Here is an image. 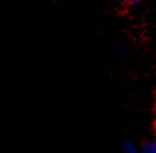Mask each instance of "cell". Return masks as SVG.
I'll return each mask as SVG.
<instances>
[{"label": "cell", "mask_w": 156, "mask_h": 153, "mask_svg": "<svg viewBox=\"0 0 156 153\" xmlns=\"http://www.w3.org/2000/svg\"><path fill=\"white\" fill-rule=\"evenodd\" d=\"M139 153H156V138H149L140 144Z\"/></svg>", "instance_id": "cell-1"}, {"label": "cell", "mask_w": 156, "mask_h": 153, "mask_svg": "<svg viewBox=\"0 0 156 153\" xmlns=\"http://www.w3.org/2000/svg\"><path fill=\"white\" fill-rule=\"evenodd\" d=\"M122 151L124 153H139L140 152V145L136 144L133 140L125 139L122 143Z\"/></svg>", "instance_id": "cell-2"}, {"label": "cell", "mask_w": 156, "mask_h": 153, "mask_svg": "<svg viewBox=\"0 0 156 153\" xmlns=\"http://www.w3.org/2000/svg\"><path fill=\"white\" fill-rule=\"evenodd\" d=\"M129 5H138V4H141L144 0H125Z\"/></svg>", "instance_id": "cell-3"}, {"label": "cell", "mask_w": 156, "mask_h": 153, "mask_svg": "<svg viewBox=\"0 0 156 153\" xmlns=\"http://www.w3.org/2000/svg\"><path fill=\"white\" fill-rule=\"evenodd\" d=\"M119 51H121V52H123V53H126V52H127V46H126V45H122V46L119 47Z\"/></svg>", "instance_id": "cell-4"}]
</instances>
